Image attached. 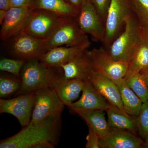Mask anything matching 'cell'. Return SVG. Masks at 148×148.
<instances>
[{
	"instance_id": "obj_1",
	"label": "cell",
	"mask_w": 148,
	"mask_h": 148,
	"mask_svg": "<svg viewBox=\"0 0 148 148\" xmlns=\"http://www.w3.org/2000/svg\"><path fill=\"white\" fill-rule=\"evenodd\" d=\"M61 114L35 124L29 123L15 135L1 140V148H53L61 134Z\"/></svg>"
},
{
	"instance_id": "obj_2",
	"label": "cell",
	"mask_w": 148,
	"mask_h": 148,
	"mask_svg": "<svg viewBox=\"0 0 148 148\" xmlns=\"http://www.w3.org/2000/svg\"><path fill=\"white\" fill-rule=\"evenodd\" d=\"M55 73L42 64L38 58L28 59L22 70L21 87L16 95H22L50 86Z\"/></svg>"
},
{
	"instance_id": "obj_3",
	"label": "cell",
	"mask_w": 148,
	"mask_h": 148,
	"mask_svg": "<svg viewBox=\"0 0 148 148\" xmlns=\"http://www.w3.org/2000/svg\"><path fill=\"white\" fill-rule=\"evenodd\" d=\"M138 22L132 13L125 21L122 32L115 39L107 50L114 61L127 62L133 48L140 39Z\"/></svg>"
},
{
	"instance_id": "obj_4",
	"label": "cell",
	"mask_w": 148,
	"mask_h": 148,
	"mask_svg": "<svg viewBox=\"0 0 148 148\" xmlns=\"http://www.w3.org/2000/svg\"><path fill=\"white\" fill-rule=\"evenodd\" d=\"M44 40L47 51L52 48L76 46L90 42L87 35L80 29L76 17H67Z\"/></svg>"
},
{
	"instance_id": "obj_5",
	"label": "cell",
	"mask_w": 148,
	"mask_h": 148,
	"mask_svg": "<svg viewBox=\"0 0 148 148\" xmlns=\"http://www.w3.org/2000/svg\"><path fill=\"white\" fill-rule=\"evenodd\" d=\"M67 17L49 11L34 9L21 32L37 38L45 40Z\"/></svg>"
},
{
	"instance_id": "obj_6",
	"label": "cell",
	"mask_w": 148,
	"mask_h": 148,
	"mask_svg": "<svg viewBox=\"0 0 148 148\" xmlns=\"http://www.w3.org/2000/svg\"><path fill=\"white\" fill-rule=\"evenodd\" d=\"M34 106L30 123L35 124L62 113L65 105L50 86L35 91Z\"/></svg>"
},
{
	"instance_id": "obj_7",
	"label": "cell",
	"mask_w": 148,
	"mask_h": 148,
	"mask_svg": "<svg viewBox=\"0 0 148 148\" xmlns=\"http://www.w3.org/2000/svg\"><path fill=\"white\" fill-rule=\"evenodd\" d=\"M132 13L129 0H111L105 24L106 34L103 43L109 47L122 32L125 21Z\"/></svg>"
},
{
	"instance_id": "obj_8",
	"label": "cell",
	"mask_w": 148,
	"mask_h": 148,
	"mask_svg": "<svg viewBox=\"0 0 148 148\" xmlns=\"http://www.w3.org/2000/svg\"><path fill=\"white\" fill-rule=\"evenodd\" d=\"M80 29L86 34L102 43L106 34L105 21L98 13L91 0H86L76 17Z\"/></svg>"
},
{
	"instance_id": "obj_9",
	"label": "cell",
	"mask_w": 148,
	"mask_h": 148,
	"mask_svg": "<svg viewBox=\"0 0 148 148\" xmlns=\"http://www.w3.org/2000/svg\"><path fill=\"white\" fill-rule=\"evenodd\" d=\"M93 65V72L112 80L124 78L127 73L128 63L114 61L103 48L89 51Z\"/></svg>"
},
{
	"instance_id": "obj_10",
	"label": "cell",
	"mask_w": 148,
	"mask_h": 148,
	"mask_svg": "<svg viewBox=\"0 0 148 148\" xmlns=\"http://www.w3.org/2000/svg\"><path fill=\"white\" fill-rule=\"evenodd\" d=\"M35 91L18 95L12 99H0V113L12 115L21 126H27L31 121L34 106Z\"/></svg>"
},
{
	"instance_id": "obj_11",
	"label": "cell",
	"mask_w": 148,
	"mask_h": 148,
	"mask_svg": "<svg viewBox=\"0 0 148 148\" xmlns=\"http://www.w3.org/2000/svg\"><path fill=\"white\" fill-rule=\"evenodd\" d=\"M10 40L11 53L21 59L28 60L39 58L47 51L44 40L37 38L22 32Z\"/></svg>"
},
{
	"instance_id": "obj_12",
	"label": "cell",
	"mask_w": 148,
	"mask_h": 148,
	"mask_svg": "<svg viewBox=\"0 0 148 148\" xmlns=\"http://www.w3.org/2000/svg\"><path fill=\"white\" fill-rule=\"evenodd\" d=\"M33 7H11L7 10L1 24L0 37L2 41L8 40L24 29L32 11Z\"/></svg>"
},
{
	"instance_id": "obj_13",
	"label": "cell",
	"mask_w": 148,
	"mask_h": 148,
	"mask_svg": "<svg viewBox=\"0 0 148 148\" xmlns=\"http://www.w3.org/2000/svg\"><path fill=\"white\" fill-rule=\"evenodd\" d=\"M90 42L76 46H61L52 48L39 57L40 61L51 68H59L78 56L90 47Z\"/></svg>"
},
{
	"instance_id": "obj_14",
	"label": "cell",
	"mask_w": 148,
	"mask_h": 148,
	"mask_svg": "<svg viewBox=\"0 0 148 148\" xmlns=\"http://www.w3.org/2000/svg\"><path fill=\"white\" fill-rule=\"evenodd\" d=\"M106 100L88 79L84 81L81 98L68 107L76 114L78 112L93 110L106 111L110 107V104L106 103Z\"/></svg>"
},
{
	"instance_id": "obj_15",
	"label": "cell",
	"mask_w": 148,
	"mask_h": 148,
	"mask_svg": "<svg viewBox=\"0 0 148 148\" xmlns=\"http://www.w3.org/2000/svg\"><path fill=\"white\" fill-rule=\"evenodd\" d=\"M59 68L67 79L86 80L93 72L92 58L88 50Z\"/></svg>"
},
{
	"instance_id": "obj_16",
	"label": "cell",
	"mask_w": 148,
	"mask_h": 148,
	"mask_svg": "<svg viewBox=\"0 0 148 148\" xmlns=\"http://www.w3.org/2000/svg\"><path fill=\"white\" fill-rule=\"evenodd\" d=\"M84 83V81L67 79L63 75L55 74L50 86L55 90L64 105L68 106L79 97Z\"/></svg>"
},
{
	"instance_id": "obj_17",
	"label": "cell",
	"mask_w": 148,
	"mask_h": 148,
	"mask_svg": "<svg viewBox=\"0 0 148 148\" xmlns=\"http://www.w3.org/2000/svg\"><path fill=\"white\" fill-rule=\"evenodd\" d=\"M144 144L132 132L114 127L106 138L100 140V148H140L144 147Z\"/></svg>"
},
{
	"instance_id": "obj_18",
	"label": "cell",
	"mask_w": 148,
	"mask_h": 148,
	"mask_svg": "<svg viewBox=\"0 0 148 148\" xmlns=\"http://www.w3.org/2000/svg\"><path fill=\"white\" fill-rule=\"evenodd\" d=\"M88 80L110 104L125 112L119 88L113 81L94 72L90 75Z\"/></svg>"
},
{
	"instance_id": "obj_19",
	"label": "cell",
	"mask_w": 148,
	"mask_h": 148,
	"mask_svg": "<svg viewBox=\"0 0 148 148\" xmlns=\"http://www.w3.org/2000/svg\"><path fill=\"white\" fill-rule=\"evenodd\" d=\"M148 67V43L140 37L130 56L127 73L124 78L125 81H127L135 74Z\"/></svg>"
},
{
	"instance_id": "obj_20",
	"label": "cell",
	"mask_w": 148,
	"mask_h": 148,
	"mask_svg": "<svg viewBox=\"0 0 148 148\" xmlns=\"http://www.w3.org/2000/svg\"><path fill=\"white\" fill-rule=\"evenodd\" d=\"M106 112L110 127L125 130L133 133L137 130V117L130 115L111 104Z\"/></svg>"
},
{
	"instance_id": "obj_21",
	"label": "cell",
	"mask_w": 148,
	"mask_h": 148,
	"mask_svg": "<svg viewBox=\"0 0 148 148\" xmlns=\"http://www.w3.org/2000/svg\"><path fill=\"white\" fill-rule=\"evenodd\" d=\"M104 111L102 110L80 112L77 114L81 117L98 135L100 140H103L108 135L111 127L105 116Z\"/></svg>"
},
{
	"instance_id": "obj_22",
	"label": "cell",
	"mask_w": 148,
	"mask_h": 148,
	"mask_svg": "<svg viewBox=\"0 0 148 148\" xmlns=\"http://www.w3.org/2000/svg\"><path fill=\"white\" fill-rule=\"evenodd\" d=\"M113 81L119 88L125 112L130 115L138 116L142 108L143 102L128 86L124 78Z\"/></svg>"
},
{
	"instance_id": "obj_23",
	"label": "cell",
	"mask_w": 148,
	"mask_h": 148,
	"mask_svg": "<svg viewBox=\"0 0 148 148\" xmlns=\"http://www.w3.org/2000/svg\"><path fill=\"white\" fill-rule=\"evenodd\" d=\"M34 8L49 11L65 17H76L79 11L65 0H36Z\"/></svg>"
},
{
	"instance_id": "obj_24",
	"label": "cell",
	"mask_w": 148,
	"mask_h": 148,
	"mask_svg": "<svg viewBox=\"0 0 148 148\" xmlns=\"http://www.w3.org/2000/svg\"><path fill=\"white\" fill-rule=\"evenodd\" d=\"M125 82L143 103L148 101V87L140 73L135 74Z\"/></svg>"
},
{
	"instance_id": "obj_25",
	"label": "cell",
	"mask_w": 148,
	"mask_h": 148,
	"mask_svg": "<svg viewBox=\"0 0 148 148\" xmlns=\"http://www.w3.org/2000/svg\"><path fill=\"white\" fill-rule=\"evenodd\" d=\"M21 79L12 77L1 76L0 77V97L6 98L16 93L21 87Z\"/></svg>"
},
{
	"instance_id": "obj_26",
	"label": "cell",
	"mask_w": 148,
	"mask_h": 148,
	"mask_svg": "<svg viewBox=\"0 0 148 148\" xmlns=\"http://www.w3.org/2000/svg\"><path fill=\"white\" fill-rule=\"evenodd\" d=\"M132 13L139 24H148V0H129Z\"/></svg>"
},
{
	"instance_id": "obj_27",
	"label": "cell",
	"mask_w": 148,
	"mask_h": 148,
	"mask_svg": "<svg viewBox=\"0 0 148 148\" xmlns=\"http://www.w3.org/2000/svg\"><path fill=\"white\" fill-rule=\"evenodd\" d=\"M27 60L23 59L2 58L0 61V69L1 71L10 73L19 78L21 70Z\"/></svg>"
},
{
	"instance_id": "obj_28",
	"label": "cell",
	"mask_w": 148,
	"mask_h": 148,
	"mask_svg": "<svg viewBox=\"0 0 148 148\" xmlns=\"http://www.w3.org/2000/svg\"><path fill=\"white\" fill-rule=\"evenodd\" d=\"M137 130L141 138L145 140L148 138V101L143 103L137 116Z\"/></svg>"
},
{
	"instance_id": "obj_29",
	"label": "cell",
	"mask_w": 148,
	"mask_h": 148,
	"mask_svg": "<svg viewBox=\"0 0 148 148\" xmlns=\"http://www.w3.org/2000/svg\"><path fill=\"white\" fill-rule=\"evenodd\" d=\"M95 9L106 22V16L111 0H91Z\"/></svg>"
},
{
	"instance_id": "obj_30",
	"label": "cell",
	"mask_w": 148,
	"mask_h": 148,
	"mask_svg": "<svg viewBox=\"0 0 148 148\" xmlns=\"http://www.w3.org/2000/svg\"><path fill=\"white\" fill-rule=\"evenodd\" d=\"M88 127V133L86 138V148H100V138L95 131Z\"/></svg>"
},
{
	"instance_id": "obj_31",
	"label": "cell",
	"mask_w": 148,
	"mask_h": 148,
	"mask_svg": "<svg viewBox=\"0 0 148 148\" xmlns=\"http://www.w3.org/2000/svg\"><path fill=\"white\" fill-rule=\"evenodd\" d=\"M36 0H10V7H33Z\"/></svg>"
},
{
	"instance_id": "obj_32",
	"label": "cell",
	"mask_w": 148,
	"mask_h": 148,
	"mask_svg": "<svg viewBox=\"0 0 148 148\" xmlns=\"http://www.w3.org/2000/svg\"><path fill=\"white\" fill-rule=\"evenodd\" d=\"M138 32L140 37L148 43V24H138Z\"/></svg>"
},
{
	"instance_id": "obj_33",
	"label": "cell",
	"mask_w": 148,
	"mask_h": 148,
	"mask_svg": "<svg viewBox=\"0 0 148 148\" xmlns=\"http://www.w3.org/2000/svg\"><path fill=\"white\" fill-rule=\"evenodd\" d=\"M85 1L86 0H68V1L76 8L80 10Z\"/></svg>"
},
{
	"instance_id": "obj_34",
	"label": "cell",
	"mask_w": 148,
	"mask_h": 148,
	"mask_svg": "<svg viewBox=\"0 0 148 148\" xmlns=\"http://www.w3.org/2000/svg\"><path fill=\"white\" fill-rule=\"evenodd\" d=\"M10 7V0H0V9L8 10Z\"/></svg>"
},
{
	"instance_id": "obj_35",
	"label": "cell",
	"mask_w": 148,
	"mask_h": 148,
	"mask_svg": "<svg viewBox=\"0 0 148 148\" xmlns=\"http://www.w3.org/2000/svg\"><path fill=\"white\" fill-rule=\"evenodd\" d=\"M140 73L143 76V78L148 87V67L146 69H143L140 72Z\"/></svg>"
},
{
	"instance_id": "obj_36",
	"label": "cell",
	"mask_w": 148,
	"mask_h": 148,
	"mask_svg": "<svg viewBox=\"0 0 148 148\" xmlns=\"http://www.w3.org/2000/svg\"><path fill=\"white\" fill-rule=\"evenodd\" d=\"M7 10L0 9V24H2L3 21L5 17L6 13Z\"/></svg>"
},
{
	"instance_id": "obj_37",
	"label": "cell",
	"mask_w": 148,
	"mask_h": 148,
	"mask_svg": "<svg viewBox=\"0 0 148 148\" xmlns=\"http://www.w3.org/2000/svg\"><path fill=\"white\" fill-rule=\"evenodd\" d=\"M144 147L148 148V138L145 140V142L144 144Z\"/></svg>"
},
{
	"instance_id": "obj_38",
	"label": "cell",
	"mask_w": 148,
	"mask_h": 148,
	"mask_svg": "<svg viewBox=\"0 0 148 148\" xmlns=\"http://www.w3.org/2000/svg\"><path fill=\"white\" fill-rule=\"evenodd\" d=\"M65 1H66L68 2V0H65Z\"/></svg>"
}]
</instances>
